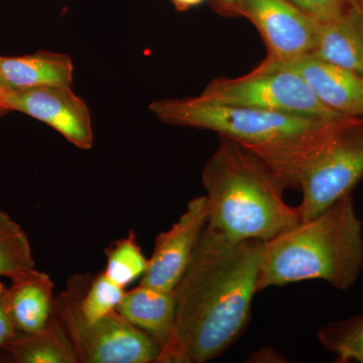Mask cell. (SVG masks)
<instances>
[{
  "mask_svg": "<svg viewBox=\"0 0 363 363\" xmlns=\"http://www.w3.org/2000/svg\"><path fill=\"white\" fill-rule=\"evenodd\" d=\"M363 178V118L344 124L308 162L298 178L303 220L311 219L344 196Z\"/></svg>",
  "mask_w": 363,
  "mask_h": 363,
  "instance_id": "cell-7",
  "label": "cell"
},
{
  "mask_svg": "<svg viewBox=\"0 0 363 363\" xmlns=\"http://www.w3.org/2000/svg\"><path fill=\"white\" fill-rule=\"evenodd\" d=\"M311 55L363 78V6L350 0L337 18L320 23Z\"/></svg>",
  "mask_w": 363,
  "mask_h": 363,
  "instance_id": "cell-12",
  "label": "cell"
},
{
  "mask_svg": "<svg viewBox=\"0 0 363 363\" xmlns=\"http://www.w3.org/2000/svg\"><path fill=\"white\" fill-rule=\"evenodd\" d=\"M105 253L106 267L104 274L124 289L147 271L149 259L143 255L133 231L126 238L116 241L105 250Z\"/></svg>",
  "mask_w": 363,
  "mask_h": 363,
  "instance_id": "cell-19",
  "label": "cell"
},
{
  "mask_svg": "<svg viewBox=\"0 0 363 363\" xmlns=\"http://www.w3.org/2000/svg\"><path fill=\"white\" fill-rule=\"evenodd\" d=\"M1 108L18 111L42 121L81 150L94 145L89 107L72 86L44 85L11 88L2 97Z\"/></svg>",
  "mask_w": 363,
  "mask_h": 363,
  "instance_id": "cell-8",
  "label": "cell"
},
{
  "mask_svg": "<svg viewBox=\"0 0 363 363\" xmlns=\"http://www.w3.org/2000/svg\"><path fill=\"white\" fill-rule=\"evenodd\" d=\"M171 1L176 7L177 11H187L191 7L199 6L205 0H171Z\"/></svg>",
  "mask_w": 363,
  "mask_h": 363,
  "instance_id": "cell-23",
  "label": "cell"
},
{
  "mask_svg": "<svg viewBox=\"0 0 363 363\" xmlns=\"http://www.w3.org/2000/svg\"><path fill=\"white\" fill-rule=\"evenodd\" d=\"M315 20L323 23L337 18L343 13L350 0H288Z\"/></svg>",
  "mask_w": 363,
  "mask_h": 363,
  "instance_id": "cell-21",
  "label": "cell"
},
{
  "mask_svg": "<svg viewBox=\"0 0 363 363\" xmlns=\"http://www.w3.org/2000/svg\"><path fill=\"white\" fill-rule=\"evenodd\" d=\"M360 2H362V1H360ZM362 6H363V2H362Z\"/></svg>",
  "mask_w": 363,
  "mask_h": 363,
  "instance_id": "cell-28",
  "label": "cell"
},
{
  "mask_svg": "<svg viewBox=\"0 0 363 363\" xmlns=\"http://www.w3.org/2000/svg\"><path fill=\"white\" fill-rule=\"evenodd\" d=\"M238 1L240 0H216L217 4L222 9L226 11H230L236 14V7H238Z\"/></svg>",
  "mask_w": 363,
  "mask_h": 363,
  "instance_id": "cell-24",
  "label": "cell"
},
{
  "mask_svg": "<svg viewBox=\"0 0 363 363\" xmlns=\"http://www.w3.org/2000/svg\"><path fill=\"white\" fill-rule=\"evenodd\" d=\"M35 269L28 234L0 208V277L11 281Z\"/></svg>",
  "mask_w": 363,
  "mask_h": 363,
  "instance_id": "cell-17",
  "label": "cell"
},
{
  "mask_svg": "<svg viewBox=\"0 0 363 363\" xmlns=\"http://www.w3.org/2000/svg\"><path fill=\"white\" fill-rule=\"evenodd\" d=\"M362 271V221L348 194L262 243L257 293L310 279L348 290Z\"/></svg>",
  "mask_w": 363,
  "mask_h": 363,
  "instance_id": "cell-4",
  "label": "cell"
},
{
  "mask_svg": "<svg viewBox=\"0 0 363 363\" xmlns=\"http://www.w3.org/2000/svg\"><path fill=\"white\" fill-rule=\"evenodd\" d=\"M359 1H362V2H363V0H359Z\"/></svg>",
  "mask_w": 363,
  "mask_h": 363,
  "instance_id": "cell-27",
  "label": "cell"
},
{
  "mask_svg": "<svg viewBox=\"0 0 363 363\" xmlns=\"http://www.w3.org/2000/svg\"><path fill=\"white\" fill-rule=\"evenodd\" d=\"M2 350L18 363H78L71 340L54 314L42 330L18 332Z\"/></svg>",
  "mask_w": 363,
  "mask_h": 363,
  "instance_id": "cell-16",
  "label": "cell"
},
{
  "mask_svg": "<svg viewBox=\"0 0 363 363\" xmlns=\"http://www.w3.org/2000/svg\"><path fill=\"white\" fill-rule=\"evenodd\" d=\"M236 14L257 28L269 61L290 62L314 51L319 21L288 0H240Z\"/></svg>",
  "mask_w": 363,
  "mask_h": 363,
  "instance_id": "cell-9",
  "label": "cell"
},
{
  "mask_svg": "<svg viewBox=\"0 0 363 363\" xmlns=\"http://www.w3.org/2000/svg\"><path fill=\"white\" fill-rule=\"evenodd\" d=\"M318 340L338 363H363V316L336 320L318 332Z\"/></svg>",
  "mask_w": 363,
  "mask_h": 363,
  "instance_id": "cell-18",
  "label": "cell"
},
{
  "mask_svg": "<svg viewBox=\"0 0 363 363\" xmlns=\"http://www.w3.org/2000/svg\"><path fill=\"white\" fill-rule=\"evenodd\" d=\"M130 323L164 347L175 322L176 303L173 292L140 284L124 294L117 307Z\"/></svg>",
  "mask_w": 363,
  "mask_h": 363,
  "instance_id": "cell-14",
  "label": "cell"
},
{
  "mask_svg": "<svg viewBox=\"0 0 363 363\" xmlns=\"http://www.w3.org/2000/svg\"><path fill=\"white\" fill-rule=\"evenodd\" d=\"M90 279L89 274L73 277L55 298L54 315L70 339L78 362L157 363L159 344L117 310L95 320L83 315L80 300Z\"/></svg>",
  "mask_w": 363,
  "mask_h": 363,
  "instance_id": "cell-5",
  "label": "cell"
},
{
  "mask_svg": "<svg viewBox=\"0 0 363 363\" xmlns=\"http://www.w3.org/2000/svg\"><path fill=\"white\" fill-rule=\"evenodd\" d=\"M206 225V197L200 196L189 202L184 213L169 230L157 236L140 284L173 292L187 269Z\"/></svg>",
  "mask_w": 363,
  "mask_h": 363,
  "instance_id": "cell-10",
  "label": "cell"
},
{
  "mask_svg": "<svg viewBox=\"0 0 363 363\" xmlns=\"http://www.w3.org/2000/svg\"><path fill=\"white\" fill-rule=\"evenodd\" d=\"M54 283L44 272L33 271L11 279L6 289L9 314L18 332L42 330L54 314Z\"/></svg>",
  "mask_w": 363,
  "mask_h": 363,
  "instance_id": "cell-13",
  "label": "cell"
},
{
  "mask_svg": "<svg viewBox=\"0 0 363 363\" xmlns=\"http://www.w3.org/2000/svg\"><path fill=\"white\" fill-rule=\"evenodd\" d=\"M0 78L11 88L72 86L74 64L63 52L39 51L21 57L0 56Z\"/></svg>",
  "mask_w": 363,
  "mask_h": 363,
  "instance_id": "cell-15",
  "label": "cell"
},
{
  "mask_svg": "<svg viewBox=\"0 0 363 363\" xmlns=\"http://www.w3.org/2000/svg\"><path fill=\"white\" fill-rule=\"evenodd\" d=\"M262 243L205 227L174 289L175 322L157 363L210 362L242 335L257 294Z\"/></svg>",
  "mask_w": 363,
  "mask_h": 363,
  "instance_id": "cell-1",
  "label": "cell"
},
{
  "mask_svg": "<svg viewBox=\"0 0 363 363\" xmlns=\"http://www.w3.org/2000/svg\"><path fill=\"white\" fill-rule=\"evenodd\" d=\"M9 86L6 84L4 80L0 78V104H1L2 97H4V93L6 92V90L9 89ZM1 108V107H0Z\"/></svg>",
  "mask_w": 363,
  "mask_h": 363,
  "instance_id": "cell-25",
  "label": "cell"
},
{
  "mask_svg": "<svg viewBox=\"0 0 363 363\" xmlns=\"http://www.w3.org/2000/svg\"><path fill=\"white\" fill-rule=\"evenodd\" d=\"M6 289L4 283H0V350L18 333L7 307Z\"/></svg>",
  "mask_w": 363,
  "mask_h": 363,
  "instance_id": "cell-22",
  "label": "cell"
},
{
  "mask_svg": "<svg viewBox=\"0 0 363 363\" xmlns=\"http://www.w3.org/2000/svg\"><path fill=\"white\" fill-rule=\"evenodd\" d=\"M150 111L164 123L214 131L240 143L298 189L306 164L353 118L321 121L281 112L204 104L194 97L160 99Z\"/></svg>",
  "mask_w": 363,
  "mask_h": 363,
  "instance_id": "cell-2",
  "label": "cell"
},
{
  "mask_svg": "<svg viewBox=\"0 0 363 363\" xmlns=\"http://www.w3.org/2000/svg\"><path fill=\"white\" fill-rule=\"evenodd\" d=\"M195 98L204 104L281 112L321 121L351 118L327 108L295 72L262 63L242 77L215 79Z\"/></svg>",
  "mask_w": 363,
  "mask_h": 363,
  "instance_id": "cell-6",
  "label": "cell"
},
{
  "mask_svg": "<svg viewBox=\"0 0 363 363\" xmlns=\"http://www.w3.org/2000/svg\"><path fill=\"white\" fill-rule=\"evenodd\" d=\"M124 288L112 281L104 272L90 279L80 300V308L87 319L95 320L114 310L123 300Z\"/></svg>",
  "mask_w": 363,
  "mask_h": 363,
  "instance_id": "cell-20",
  "label": "cell"
},
{
  "mask_svg": "<svg viewBox=\"0 0 363 363\" xmlns=\"http://www.w3.org/2000/svg\"><path fill=\"white\" fill-rule=\"evenodd\" d=\"M7 112H9V111H6V109L0 108V117H1L2 116H4V114H6Z\"/></svg>",
  "mask_w": 363,
  "mask_h": 363,
  "instance_id": "cell-26",
  "label": "cell"
},
{
  "mask_svg": "<svg viewBox=\"0 0 363 363\" xmlns=\"http://www.w3.org/2000/svg\"><path fill=\"white\" fill-rule=\"evenodd\" d=\"M207 225L230 240L266 242L302 221L285 201L289 186L240 143L220 136L202 171Z\"/></svg>",
  "mask_w": 363,
  "mask_h": 363,
  "instance_id": "cell-3",
  "label": "cell"
},
{
  "mask_svg": "<svg viewBox=\"0 0 363 363\" xmlns=\"http://www.w3.org/2000/svg\"><path fill=\"white\" fill-rule=\"evenodd\" d=\"M262 64L295 72L327 108L341 116L363 118V78L357 74L311 54L290 62L266 59Z\"/></svg>",
  "mask_w": 363,
  "mask_h": 363,
  "instance_id": "cell-11",
  "label": "cell"
}]
</instances>
